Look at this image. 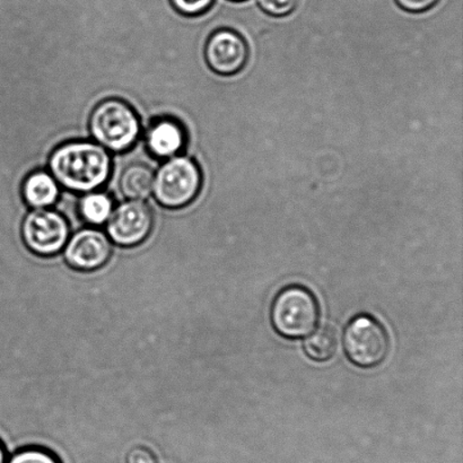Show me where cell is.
Masks as SVG:
<instances>
[{
    "label": "cell",
    "instance_id": "9c48e42d",
    "mask_svg": "<svg viewBox=\"0 0 463 463\" xmlns=\"http://www.w3.org/2000/svg\"><path fill=\"white\" fill-rule=\"evenodd\" d=\"M207 65L216 74L233 76L249 61V45L243 36L232 29H220L208 39L205 47Z\"/></svg>",
    "mask_w": 463,
    "mask_h": 463
},
{
    "label": "cell",
    "instance_id": "5b68a950",
    "mask_svg": "<svg viewBox=\"0 0 463 463\" xmlns=\"http://www.w3.org/2000/svg\"><path fill=\"white\" fill-rule=\"evenodd\" d=\"M202 184L196 162L187 156H174L154 175L153 194L163 207L178 210L198 196Z\"/></svg>",
    "mask_w": 463,
    "mask_h": 463
},
{
    "label": "cell",
    "instance_id": "9a60e30c",
    "mask_svg": "<svg viewBox=\"0 0 463 463\" xmlns=\"http://www.w3.org/2000/svg\"><path fill=\"white\" fill-rule=\"evenodd\" d=\"M7 463H62L52 451L41 447H27L14 453Z\"/></svg>",
    "mask_w": 463,
    "mask_h": 463
},
{
    "label": "cell",
    "instance_id": "4fadbf2b",
    "mask_svg": "<svg viewBox=\"0 0 463 463\" xmlns=\"http://www.w3.org/2000/svg\"><path fill=\"white\" fill-rule=\"evenodd\" d=\"M338 348V335L331 326H325L313 331L304 340L303 351L311 361L328 362L335 356Z\"/></svg>",
    "mask_w": 463,
    "mask_h": 463
},
{
    "label": "cell",
    "instance_id": "277c9868",
    "mask_svg": "<svg viewBox=\"0 0 463 463\" xmlns=\"http://www.w3.org/2000/svg\"><path fill=\"white\" fill-rule=\"evenodd\" d=\"M343 345L349 362L364 370L383 364L390 351L387 329L367 313H361L349 320L344 329Z\"/></svg>",
    "mask_w": 463,
    "mask_h": 463
},
{
    "label": "cell",
    "instance_id": "ac0fdd59",
    "mask_svg": "<svg viewBox=\"0 0 463 463\" xmlns=\"http://www.w3.org/2000/svg\"><path fill=\"white\" fill-rule=\"evenodd\" d=\"M399 8L411 14H420L430 11L441 0H394Z\"/></svg>",
    "mask_w": 463,
    "mask_h": 463
},
{
    "label": "cell",
    "instance_id": "d6986e66",
    "mask_svg": "<svg viewBox=\"0 0 463 463\" xmlns=\"http://www.w3.org/2000/svg\"><path fill=\"white\" fill-rule=\"evenodd\" d=\"M127 463H157L156 456L145 447L131 449L127 456Z\"/></svg>",
    "mask_w": 463,
    "mask_h": 463
},
{
    "label": "cell",
    "instance_id": "ba28073f",
    "mask_svg": "<svg viewBox=\"0 0 463 463\" xmlns=\"http://www.w3.org/2000/svg\"><path fill=\"white\" fill-rule=\"evenodd\" d=\"M112 244L109 236L99 229L88 228L70 236L63 257L68 265L80 271L99 269L110 260Z\"/></svg>",
    "mask_w": 463,
    "mask_h": 463
},
{
    "label": "cell",
    "instance_id": "2e32d148",
    "mask_svg": "<svg viewBox=\"0 0 463 463\" xmlns=\"http://www.w3.org/2000/svg\"><path fill=\"white\" fill-rule=\"evenodd\" d=\"M263 13L272 17H286L297 11L301 0H257Z\"/></svg>",
    "mask_w": 463,
    "mask_h": 463
},
{
    "label": "cell",
    "instance_id": "44dd1931",
    "mask_svg": "<svg viewBox=\"0 0 463 463\" xmlns=\"http://www.w3.org/2000/svg\"><path fill=\"white\" fill-rule=\"evenodd\" d=\"M233 2H245V0H233Z\"/></svg>",
    "mask_w": 463,
    "mask_h": 463
},
{
    "label": "cell",
    "instance_id": "ffe728a7",
    "mask_svg": "<svg viewBox=\"0 0 463 463\" xmlns=\"http://www.w3.org/2000/svg\"><path fill=\"white\" fill-rule=\"evenodd\" d=\"M0 463H7V452L2 441H0Z\"/></svg>",
    "mask_w": 463,
    "mask_h": 463
},
{
    "label": "cell",
    "instance_id": "7c38bea8",
    "mask_svg": "<svg viewBox=\"0 0 463 463\" xmlns=\"http://www.w3.org/2000/svg\"><path fill=\"white\" fill-rule=\"evenodd\" d=\"M154 175L151 167L140 163L127 166L119 179L121 194L129 201H144L153 193Z\"/></svg>",
    "mask_w": 463,
    "mask_h": 463
},
{
    "label": "cell",
    "instance_id": "e0dca14e",
    "mask_svg": "<svg viewBox=\"0 0 463 463\" xmlns=\"http://www.w3.org/2000/svg\"><path fill=\"white\" fill-rule=\"evenodd\" d=\"M215 0H171L172 6L188 16L201 15L210 11Z\"/></svg>",
    "mask_w": 463,
    "mask_h": 463
},
{
    "label": "cell",
    "instance_id": "8992f818",
    "mask_svg": "<svg viewBox=\"0 0 463 463\" xmlns=\"http://www.w3.org/2000/svg\"><path fill=\"white\" fill-rule=\"evenodd\" d=\"M23 241L30 251L40 257H52L61 252L71 236V228L61 213L33 210L22 224Z\"/></svg>",
    "mask_w": 463,
    "mask_h": 463
},
{
    "label": "cell",
    "instance_id": "7a4b0ae2",
    "mask_svg": "<svg viewBox=\"0 0 463 463\" xmlns=\"http://www.w3.org/2000/svg\"><path fill=\"white\" fill-rule=\"evenodd\" d=\"M319 320V302L306 286H285L272 299L271 326L284 339L301 340L307 337L316 330Z\"/></svg>",
    "mask_w": 463,
    "mask_h": 463
},
{
    "label": "cell",
    "instance_id": "5bb4252c",
    "mask_svg": "<svg viewBox=\"0 0 463 463\" xmlns=\"http://www.w3.org/2000/svg\"><path fill=\"white\" fill-rule=\"evenodd\" d=\"M79 212L81 219L90 226L107 224L113 212V202L107 194L99 192L86 193L80 198Z\"/></svg>",
    "mask_w": 463,
    "mask_h": 463
},
{
    "label": "cell",
    "instance_id": "6da1fadb",
    "mask_svg": "<svg viewBox=\"0 0 463 463\" xmlns=\"http://www.w3.org/2000/svg\"><path fill=\"white\" fill-rule=\"evenodd\" d=\"M49 169L58 184L76 193H90L102 187L111 174V156L101 145L71 142L56 148Z\"/></svg>",
    "mask_w": 463,
    "mask_h": 463
},
{
    "label": "cell",
    "instance_id": "3957f363",
    "mask_svg": "<svg viewBox=\"0 0 463 463\" xmlns=\"http://www.w3.org/2000/svg\"><path fill=\"white\" fill-rule=\"evenodd\" d=\"M90 130L95 143L107 151H128L137 142L140 122L137 113L121 99H109L95 107L90 118Z\"/></svg>",
    "mask_w": 463,
    "mask_h": 463
},
{
    "label": "cell",
    "instance_id": "30bf717a",
    "mask_svg": "<svg viewBox=\"0 0 463 463\" xmlns=\"http://www.w3.org/2000/svg\"><path fill=\"white\" fill-rule=\"evenodd\" d=\"M185 134L183 127L172 119H161L149 128L146 145L149 152L157 157L176 156L184 147Z\"/></svg>",
    "mask_w": 463,
    "mask_h": 463
},
{
    "label": "cell",
    "instance_id": "52a82bcc",
    "mask_svg": "<svg viewBox=\"0 0 463 463\" xmlns=\"http://www.w3.org/2000/svg\"><path fill=\"white\" fill-rule=\"evenodd\" d=\"M154 216L143 201H127L113 208L107 222V234L112 243L120 247H135L151 233Z\"/></svg>",
    "mask_w": 463,
    "mask_h": 463
},
{
    "label": "cell",
    "instance_id": "8fae6325",
    "mask_svg": "<svg viewBox=\"0 0 463 463\" xmlns=\"http://www.w3.org/2000/svg\"><path fill=\"white\" fill-rule=\"evenodd\" d=\"M23 198L33 210H44L57 203L59 184L52 174L36 171L31 174L23 184Z\"/></svg>",
    "mask_w": 463,
    "mask_h": 463
}]
</instances>
